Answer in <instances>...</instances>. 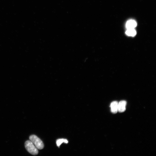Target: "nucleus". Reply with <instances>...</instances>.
<instances>
[{"mask_svg": "<svg viewBox=\"0 0 156 156\" xmlns=\"http://www.w3.org/2000/svg\"><path fill=\"white\" fill-rule=\"evenodd\" d=\"M137 24L135 21L134 20H128L126 24V27L128 29L134 28L136 26Z\"/></svg>", "mask_w": 156, "mask_h": 156, "instance_id": "4", "label": "nucleus"}, {"mask_svg": "<svg viewBox=\"0 0 156 156\" xmlns=\"http://www.w3.org/2000/svg\"><path fill=\"white\" fill-rule=\"evenodd\" d=\"M126 102L124 100L121 101L118 103V112L120 113L124 112L126 110Z\"/></svg>", "mask_w": 156, "mask_h": 156, "instance_id": "3", "label": "nucleus"}, {"mask_svg": "<svg viewBox=\"0 0 156 156\" xmlns=\"http://www.w3.org/2000/svg\"><path fill=\"white\" fill-rule=\"evenodd\" d=\"M63 143L67 144L68 143V141L66 139L62 138L57 140L56 141L57 145L58 147H59Z\"/></svg>", "mask_w": 156, "mask_h": 156, "instance_id": "7", "label": "nucleus"}, {"mask_svg": "<svg viewBox=\"0 0 156 156\" xmlns=\"http://www.w3.org/2000/svg\"><path fill=\"white\" fill-rule=\"evenodd\" d=\"M29 139L38 149L40 150L44 148V145L43 141L36 135H31L29 137Z\"/></svg>", "mask_w": 156, "mask_h": 156, "instance_id": "2", "label": "nucleus"}, {"mask_svg": "<svg viewBox=\"0 0 156 156\" xmlns=\"http://www.w3.org/2000/svg\"><path fill=\"white\" fill-rule=\"evenodd\" d=\"M25 147L27 151L31 154L36 155L38 153V149L30 140L26 141L25 143Z\"/></svg>", "mask_w": 156, "mask_h": 156, "instance_id": "1", "label": "nucleus"}, {"mask_svg": "<svg viewBox=\"0 0 156 156\" xmlns=\"http://www.w3.org/2000/svg\"><path fill=\"white\" fill-rule=\"evenodd\" d=\"M118 102L117 101H114L111 104V111L112 113L116 114L117 113Z\"/></svg>", "mask_w": 156, "mask_h": 156, "instance_id": "5", "label": "nucleus"}, {"mask_svg": "<svg viewBox=\"0 0 156 156\" xmlns=\"http://www.w3.org/2000/svg\"><path fill=\"white\" fill-rule=\"evenodd\" d=\"M125 33L128 36L134 37L136 35V32L134 28L128 29L126 31Z\"/></svg>", "mask_w": 156, "mask_h": 156, "instance_id": "6", "label": "nucleus"}]
</instances>
